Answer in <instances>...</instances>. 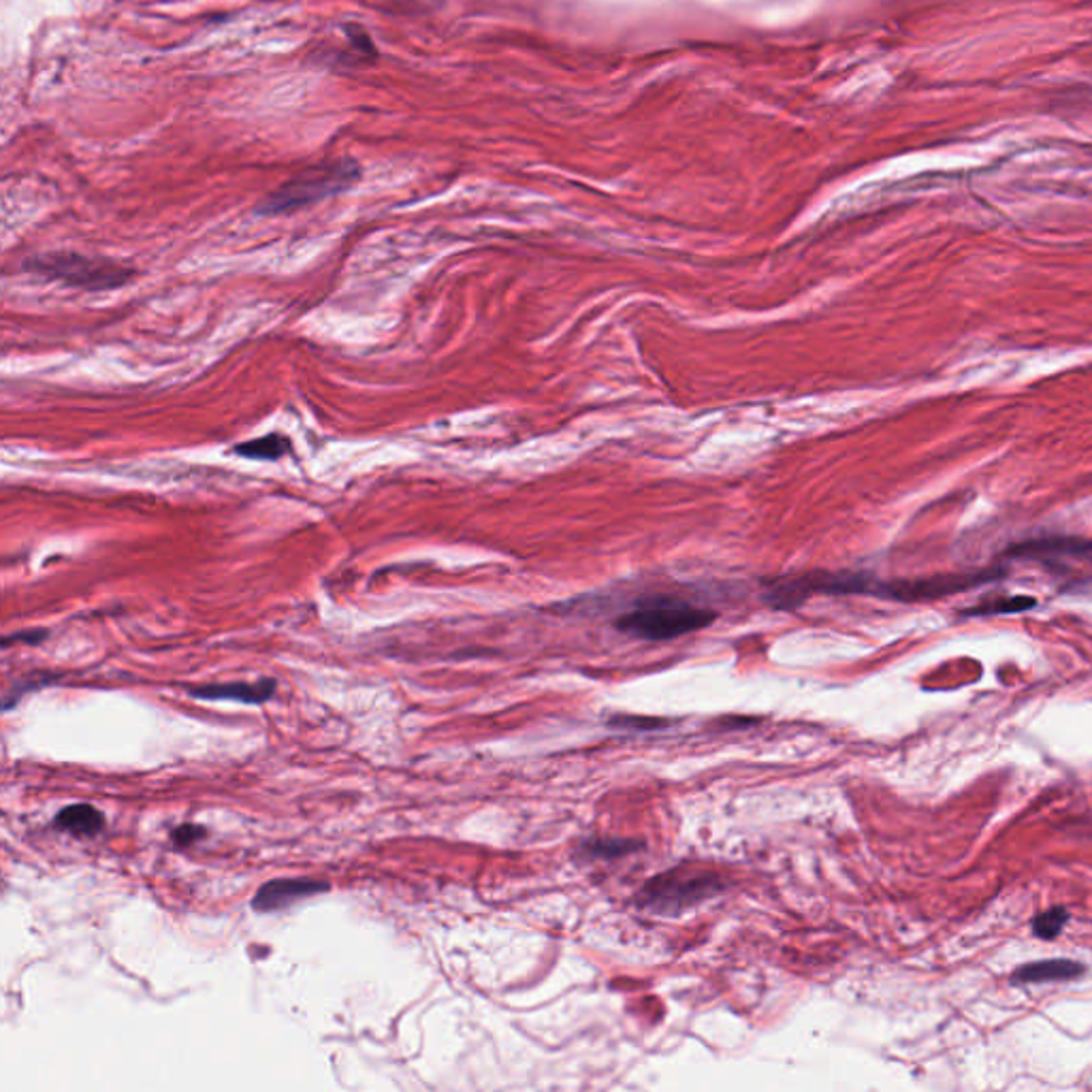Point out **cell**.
I'll list each match as a JSON object with an SVG mask.
<instances>
[{"label":"cell","mask_w":1092,"mask_h":1092,"mask_svg":"<svg viewBox=\"0 0 1092 1092\" xmlns=\"http://www.w3.org/2000/svg\"><path fill=\"white\" fill-rule=\"evenodd\" d=\"M717 619L711 609H701L674 595H654L615 619V627L640 640H672L709 627Z\"/></svg>","instance_id":"6da1fadb"},{"label":"cell","mask_w":1092,"mask_h":1092,"mask_svg":"<svg viewBox=\"0 0 1092 1092\" xmlns=\"http://www.w3.org/2000/svg\"><path fill=\"white\" fill-rule=\"evenodd\" d=\"M361 177V169L353 159H339L331 163H321L316 167L304 169L276 192H271L265 201L257 208L261 216H280L296 212L302 208L314 206L323 198L349 190Z\"/></svg>","instance_id":"7a4b0ae2"},{"label":"cell","mask_w":1092,"mask_h":1092,"mask_svg":"<svg viewBox=\"0 0 1092 1092\" xmlns=\"http://www.w3.org/2000/svg\"><path fill=\"white\" fill-rule=\"evenodd\" d=\"M24 269L52 282H63L88 292L114 290L135 276V269L112 259L79 253H45L24 261Z\"/></svg>","instance_id":"3957f363"},{"label":"cell","mask_w":1092,"mask_h":1092,"mask_svg":"<svg viewBox=\"0 0 1092 1092\" xmlns=\"http://www.w3.org/2000/svg\"><path fill=\"white\" fill-rule=\"evenodd\" d=\"M719 892H723V879L713 873L672 869L642 885L638 907L674 916L691 905L717 897Z\"/></svg>","instance_id":"277c9868"},{"label":"cell","mask_w":1092,"mask_h":1092,"mask_svg":"<svg viewBox=\"0 0 1092 1092\" xmlns=\"http://www.w3.org/2000/svg\"><path fill=\"white\" fill-rule=\"evenodd\" d=\"M327 889H329L327 881L308 879V877L274 879V881H267L257 892V897L253 899V907H255V911L269 913V911H278V909H284L288 905H294L296 901H302V899L321 895V892H327Z\"/></svg>","instance_id":"5b68a950"},{"label":"cell","mask_w":1092,"mask_h":1092,"mask_svg":"<svg viewBox=\"0 0 1092 1092\" xmlns=\"http://www.w3.org/2000/svg\"><path fill=\"white\" fill-rule=\"evenodd\" d=\"M276 691L274 679H263L259 683H229V685H204L192 687L190 696L198 701H235L243 705H263Z\"/></svg>","instance_id":"8992f818"},{"label":"cell","mask_w":1092,"mask_h":1092,"mask_svg":"<svg viewBox=\"0 0 1092 1092\" xmlns=\"http://www.w3.org/2000/svg\"><path fill=\"white\" fill-rule=\"evenodd\" d=\"M1084 973V965L1067 958H1052V960H1035L1028 965H1022L1014 971L1012 981L1014 983H1046V981H1067L1075 979Z\"/></svg>","instance_id":"52a82bcc"},{"label":"cell","mask_w":1092,"mask_h":1092,"mask_svg":"<svg viewBox=\"0 0 1092 1092\" xmlns=\"http://www.w3.org/2000/svg\"><path fill=\"white\" fill-rule=\"evenodd\" d=\"M644 846L636 838H587L583 840L576 854L585 860H617L623 856H632L640 852Z\"/></svg>","instance_id":"ba28073f"},{"label":"cell","mask_w":1092,"mask_h":1092,"mask_svg":"<svg viewBox=\"0 0 1092 1092\" xmlns=\"http://www.w3.org/2000/svg\"><path fill=\"white\" fill-rule=\"evenodd\" d=\"M292 451V442L282 433H267L257 440H247L233 446V453L243 459L257 461H278Z\"/></svg>","instance_id":"9c48e42d"},{"label":"cell","mask_w":1092,"mask_h":1092,"mask_svg":"<svg viewBox=\"0 0 1092 1092\" xmlns=\"http://www.w3.org/2000/svg\"><path fill=\"white\" fill-rule=\"evenodd\" d=\"M103 815L92 805H71L56 815V828L75 836H94L103 830Z\"/></svg>","instance_id":"30bf717a"},{"label":"cell","mask_w":1092,"mask_h":1092,"mask_svg":"<svg viewBox=\"0 0 1092 1092\" xmlns=\"http://www.w3.org/2000/svg\"><path fill=\"white\" fill-rule=\"evenodd\" d=\"M1069 922V911L1065 907H1052L1044 913L1035 916L1032 920V932L1039 936V939H1054L1063 932L1065 924Z\"/></svg>","instance_id":"8fae6325"},{"label":"cell","mask_w":1092,"mask_h":1092,"mask_svg":"<svg viewBox=\"0 0 1092 1092\" xmlns=\"http://www.w3.org/2000/svg\"><path fill=\"white\" fill-rule=\"evenodd\" d=\"M674 721L672 719H662V717H649V715H613L609 719V726L615 728V730H627V732H651V730H662V728H670Z\"/></svg>","instance_id":"7c38bea8"},{"label":"cell","mask_w":1092,"mask_h":1092,"mask_svg":"<svg viewBox=\"0 0 1092 1092\" xmlns=\"http://www.w3.org/2000/svg\"><path fill=\"white\" fill-rule=\"evenodd\" d=\"M1035 607V600L1032 598H1010V600H999V602H990V604H981L977 609H971V611H965V615L969 617H981V615H1001V613H1018V611H1026V609H1032Z\"/></svg>","instance_id":"4fadbf2b"},{"label":"cell","mask_w":1092,"mask_h":1092,"mask_svg":"<svg viewBox=\"0 0 1092 1092\" xmlns=\"http://www.w3.org/2000/svg\"><path fill=\"white\" fill-rule=\"evenodd\" d=\"M206 834H208V832H206V828H201V826L182 824V826H177V828L171 832V838L177 842V846L188 848V846H192V842L201 840Z\"/></svg>","instance_id":"5bb4252c"},{"label":"cell","mask_w":1092,"mask_h":1092,"mask_svg":"<svg viewBox=\"0 0 1092 1092\" xmlns=\"http://www.w3.org/2000/svg\"><path fill=\"white\" fill-rule=\"evenodd\" d=\"M754 723H758V719H756V717H752V719H736V721H734V726H736V728H744V726H754ZM721 726H723V728H726V726H730V719H728V717H726V719H721Z\"/></svg>","instance_id":"9a60e30c"},{"label":"cell","mask_w":1092,"mask_h":1092,"mask_svg":"<svg viewBox=\"0 0 1092 1092\" xmlns=\"http://www.w3.org/2000/svg\"><path fill=\"white\" fill-rule=\"evenodd\" d=\"M43 636H45V632H34V634H30V640H28V642H39V640H41ZM24 638H26L24 634H16V636L7 638V640H5V644H7V642H11V640H24Z\"/></svg>","instance_id":"2e32d148"}]
</instances>
